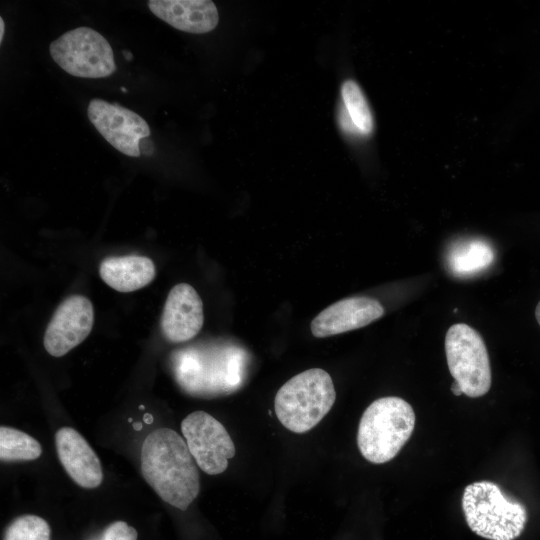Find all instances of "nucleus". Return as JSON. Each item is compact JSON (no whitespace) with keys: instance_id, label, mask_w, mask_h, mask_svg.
<instances>
[{"instance_id":"obj_14","label":"nucleus","mask_w":540,"mask_h":540,"mask_svg":"<svg viewBox=\"0 0 540 540\" xmlns=\"http://www.w3.org/2000/svg\"><path fill=\"white\" fill-rule=\"evenodd\" d=\"M150 11L173 28L195 34L212 31L219 15L209 0H150Z\"/></svg>"},{"instance_id":"obj_25","label":"nucleus","mask_w":540,"mask_h":540,"mask_svg":"<svg viewBox=\"0 0 540 540\" xmlns=\"http://www.w3.org/2000/svg\"><path fill=\"white\" fill-rule=\"evenodd\" d=\"M123 54H124V56L126 57L127 60H131L132 54H130L128 51H124Z\"/></svg>"},{"instance_id":"obj_1","label":"nucleus","mask_w":540,"mask_h":540,"mask_svg":"<svg viewBox=\"0 0 540 540\" xmlns=\"http://www.w3.org/2000/svg\"><path fill=\"white\" fill-rule=\"evenodd\" d=\"M248 364L246 350L226 341L191 345L172 355L178 385L197 397H216L237 391L245 382Z\"/></svg>"},{"instance_id":"obj_11","label":"nucleus","mask_w":540,"mask_h":540,"mask_svg":"<svg viewBox=\"0 0 540 540\" xmlns=\"http://www.w3.org/2000/svg\"><path fill=\"white\" fill-rule=\"evenodd\" d=\"M383 314V306L374 298L348 297L323 309L312 320L310 329L315 337L325 338L362 328Z\"/></svg>"},{"instance_id":"obj_21","label":"nucleus","mask_w":540,"mask_h":540,"mask_svg":"<svg viewBox=\"0 0 540 540\" xmlns=\"http://www.w3.org/2000/svg\"><path fill=\"white\" fill-rule=\"evenodd\" d=\"M451 390H452L453 394L456 395V396H460L461 394H463L460 385L456 381H454L452 383Z\"/></svg>"},{"instance_id":"obj_20","label":"nucleus","mask_w":540,"mask_h":540,"mask_svg":"<svg viewBox=\"0 0 540 540\" xmlns=\"http://www.w3.org/2000/svg\"><path fill=\"white\" fill-rule=\"evenodd\" d=\"M137 537L138 533L134 527L124 521H115L91 540H137Z\"/></svg>"},{"instance_id":"obj_19","label":"nucleus","mask_w":540,"mask_h":540,"mask_svg":"<svg viewBox=\"0 0 540 540\" xmlns=\"http://www.w3.org/2000/svg\"><path fill=\"white\" fill-rule=\"evenodd\" d=\"M51 530L43 518L26 514L15 518L6 528L3 540H50Z\"/></svg>"},{"instance_id":"obj_3","label":"nucleus","mask_w":540,"mask_h":540,"mask_svg":"<svg viewBox=\"0 0 540 540\" xmlns=\"http://www.w3.org/2000/svg\"><path fill=\"white\" fill-rule=\"evenodd\" d=\"M415 427L412 406L400 397H382L364 411L358 426L357 444L371 463L393 459L408 441Z\"/></svg>"},{"instance_id":"obj_23","label":"nucleus","mask_w":540,"mask_h":540,"mask_svg":"<svg viewBox=\"0 0 540 540\" xmlns=\"http://www.w3.org/2000/svg\"><path fill=\"white\" fill-rule=\"evenodd\" d=\"M535 316H536V320H537L538 324L540 325V301L536 306Z\"/></svg>"},{"instance_id":"obj_22","label":"nucleus","mask_w":540,"mask_h":540,"mask_svg":"<svg viewBox=\"0 0 540 540\" xmlns=\"http://www.w3.org/2000/svg\"><path fill=\"white\" fill-rule=\"evenodd\" d=\"M4 30H5L4 20H3V18L1 17V18H0V41H1V42H2V40H3Z\"/></svg>"},{"instance_id":"obj_17","label":"nucleus","mask_w":540,"mask_h":540,"mask_svg":"<svg viewBox=\"0 0 540 540\" xmlns=\"http://www.w3.org/2000/svg\"><path fill=\"white\" fill-rule=\"evenodd\" d=\"M41 454L40 443L30 435L11 427H0L1 461L35 460Z\"/></svg>"},{"instance_id":"obj_7","label":"nucleus","mask_w":540,"mask_h":540,"mask_svg":"<svg viewBox=\"0 0 540 540\" xmlns=\"http://www.w3.org/2000/svg\"><path fill=\"white\" fill-rule=\"evenodd\" d=\"M52 59L68 74L81 78H103L116 70L108 41L89 27L72 29L49 47Z\"/></svg>"},{"instance_id":"obj_13","label":"nucleus","mask_w":540,"mask_h":540,"mask_svg":"<svg viewBox=\"0 0 540 540\" xmlns=\"http://www.w3.org/2000/svg\"><path fill=\"white\" fill-rule=\"evenodd\" d=\"M58 458L67 474L79 486L98 487L103 480L101 462L84 439L71 427H62L55 434Z\"/></svg>"},{"instance_id":"obj_12","label":"nucleus","mask_w":540,"mask_h":540,"mask_svg":"<svg viewBox=\"0 0 540 540\" xmlns=\"http://www.w3.org/2000/svg\"><path fill=\"white\" fill-rule=\"evenodd\" d=\"M203 322V303L196 290L186 283L175 285L167 296L161 316L164 337L173 343L191 340L199 333Z\"/></svg>"},{"instance_id":"obj_26","label":"nucleus","mask_w":540,"mask_h":540,"mask_svg":"<svg viewBox=\"0 0 540 540\" xmlns=\"http://www.w3.org/2000/svg\"><path fill=\"white\" fill-rule=\"evenodd\" d=\"M133 427L136 429V430H140L142 428V425L140 423H134L133 424Z\"/></svg>"},{"instance_id":"obj_24","label":"nucleus","mask_w":540,"mask_h":540,"mask_svg":"<svg viewBox=\"0 0 540 540\" xmlns=\"http://www.w3.org/2000/svg\"><path fill=\"white\" fill-rule=\"evenodd\" d=\"M144 421H145L146 423H148V424L152 423V421H153L152 415H150V414H145V415H144Z\"/></svg>"},{"instance_id":"obj_8","label":"nucleus","mask_w":540,"mask_h":540,"mask_svg":"<svg viewBox=\"0 0 540 540\" xmlns=\"http://www.w3.org/2000/svg\"><path fill=\"white\" fill-rule=\"evenodd\" d=\"M188 449L199 468L209 475L223 473L235 455V445L225 427L212 415L195 411L181 422Z\"/></svg>"},{"instance_id":"obj_15","label":"nucleus","mask_w":540,"mask_h":540,"mask_svg":"<svg viewBox=\"0 0 540 540\" xmlns=\"http://www.w3.org/2000/svg\"><path fill=\"white\" fill-rule=\"evenodd\" d=\"M99 274L108 286L127 293L151 283L155 278L156 269L153 261L145 256H112L101 262Z\"/></svg>"},{"instance_id":"obj_10","label":"nucleus","mask_w":540,"mask_h":540,"mask_svg":"<svg viewBox=\"0 0 540 540\" xmlns=\"http://www.w3.org/2000/svg\"><path fill=\"white\" fill-rule=\"evenodd\" d=\"M94 311L91 301L83 295H71L54 312L44 334V347L61 357L86 339L92 330Z\"/></svg>"},{"instance_id":"obj_6","label":"nucleus","mask_w":540,"mask_h":540,"mask_svg":"<svg viewBox=\"0 0 540 540\" xmlns=\"http://www.w3.org/2000/svg\"><path fill=\"white\" fill-rule=\"evenodd\" d=\"M449 371L463 394L471 398L485 395L491 387V368L480 334L464 323L452 325L445 337Z\"/></svg>"},{"instance_id":"obj_5","label":"nucleus","mask_w":540,"mask_h":540,"mask_svg":"<svg viewBox=\"0 0 540 540\" xmlns=\"http://www.w3.org/2000/svg\"><path fill=\"white\" fill-rule=\"evenodd\" d=\"M462 509L471 531L488 540H514L527 522L526 508L507 499L490 481L469 484L462 495Z\"/></svg>"},{"instance_id":"obj_9","label":"nucleus","mask_w":540,"mask_h":540,"mask_svg":"<svg viewBox=\"0 0 540 540\" xmlns=\"http://www.w3.org/2000/svg\"><path fill=\"white\" fill-rule=\"evenodd\" d=\"M87 115L114 148L127 156H140V142L150 136V128L141 116L117 103L98 98L90 100Z\"/></svg>"},{"instance_id":"obj_16","label":"nucleus","mask_w":540,"mask_h":540,"mask_svg":"<svg viewBox=\"0 0 540 540\" xmlns=\"http://www.w3.org/2000/svg\"><path fill=\"white\" fill-rule=\"evenodd\" d=\"M494 260V251L480 239L462 240L455 243L447 254L450 271L459 276H468L487 268Z\"/></svg>"},{"instance_id":"obj_4","label":"nucleus","mask_w":540,"mask_h":540,"mask_svg":"<svg viewBox=\"0 0 540 540\" xmlns=\"http://www.w3.org/2000/svg\"><path fill=\"white\" fill-rule=\"evenodd\" d=\"M336 392L331 376L323 369L303 371L277 391L274 407L280 423L294 433L314 428L331 410Z\"/></svg>"},{"instance_id":"obj_2","label":"nucleus","mask_w":540,"mask_h":540,"mask_svg":"<svg viewBox=\"0 0 540 540\" xmlns=\"http://www.w3.org/2000/svg\"><path fill=\"white\" fill-rule=\"evenodd\" d=\"M140 461L144 479L166 503L184 511L197 497V463L176 431L159 428L148 434Z\"/></svg>"},{"instance_id":"obj_18","label":"nucleus","mask_w":540,"mask_h":540,"mask_svg":"<svg viewBox=\"0 0 540 540\" xmlns=\"http://www.w3.org/2000/svg\"><path fill=\"white\" fill-rule=\"evenodd\" d=\"M341 95L344 108L359 134H370L374 128L373 116L360 86L353 80H346Z\"/></svg>"}]
</instances>
